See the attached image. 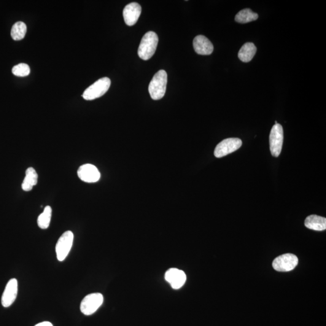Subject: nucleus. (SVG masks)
Returning a JSON list of instances; mask_svg holds the SVG:
<instances>
[{
  "label": "nucleus",
  "instance_id": "2",
  "mask_svg": "<svg viewBox=\"0 0 326 326\" xmlns=\"http://www.w3.org/2000/svg\"><path fill=\"white\" fill-rule=\"evenodd\" d=\"M168 74L161 70L153 77L149 85V92L151 98L155 101L162 99L166 93Z\"/></svg>",
  "mask_w": 326,
  "mask_h": 326
},
{
  "label": "nucleus",
  "instance_id": "19",
  "mask_svg": "<svg viewBox=\"0 0 326 326\" xmlns=\"http://www.w3.org/2000/svg\"><path fill=\"white\" fill-rule=\"evenodd\" d=\"M52 209L50 206L45 207L44 212L37 218V225L41 229H47L49 227L52 218Z\"/></svg>",
  "mask_w": 326,
  "mask_h": 326
},
{
  "label": "nucleus",
  "instance_id": "18",
  "mask_svg": "<svg viewBox=\"0 0 326 326\" xmlns=\"http://www.w3.org/2000/svg\"><path fill=\"white\" fill-rule=\"evenodd\" d=\"M27 32V26L26 24L18 21L13 24L11 29V36L15 41H20L26 36Z\"/></svg>",
  "mask_w": 326,
  "mask_h": 326
},
{
  "label": "nucleus",
  "instance_id": "1",
  "mask_svg": "<svg viewBox=\"0 0 326 326\" xmlns=\"http://www.w3.org/2000/svg\"><path fill=\"white\" fill-rule=\"evenodd\" d=\"M158 37L155 32H147L142 37L140 42L138 55L143 60L147 61L152 57L157 49Z\"/></svg>",
  "mask_w": 326,
  "mask_h": 326
},
{
  "label": "nucleus",
  "instance_id": "13",
  "mask_svg": "<svg viewBox=\"0 0 326 326\" xmlns=\"http://www.w3.org/2000/svg\"><path fill=\"white\" fill-rule=\"evenodd\" d=\"M194 50L198 55H210L214 52V45L210 40L203 35H198L193 39Z\"/></svg>",
  "mask_w": 326,
  "mask_h": 326
},
{
  "label": "nucleus",
  "instance_id": "11",
  "mask_svg": "<svg viewBox=\"0 0 326 326\" xmlns=\"http://www.w3.org/2000/svg\"><path fill=\"white\" fill-rule=\"evenodd\" d=\"M186 275L184 271L177 268H171L167 271L165 279L174 290H179L186 281Z\"/></svg>",
  "mask_w": 326,
  "mask_h": 326
},
{
  "label": "nucleus",
  "instance_id": "20",
  "mask_svg": "<svg viewBox=\"0 0 326 326\" xmlns=\"http://www.w3.org/2000/svg\"><path fill=\"white\" fill-rule=\"evenodd\" d=\"M12 72L16 76L26 77L31 72V69L28 64L21 63L13 67Z\"/></svg>",
  "mask_w": 326,
  "mask_h": 326
},
{
  "label": "nucleus",
  "instance_id": "5",
  "mask_svg": "<svg viewBox=\"0 0 326 326\" xmlns=\"http://www.w3.org/2000/svg\"><path fill=\"white\" fill-rule=\"evenodd\" d=\"M104 302V296L101 293H93L83 298L80 304V311L85 315L95 313Z\"/></svg>",
  "mask_w": 326,
  "mask_h": 326
},
{
  "label": "nucleus",
  "instance_id": "8",
  "mask_svg": "<svg viewBox=\"0 0 326 326\" xmlns=\"http://www.w3.org/2000/svg\"><path fill=\"white\" fill-rule=\"evenodd\" d=\"M298 263L297 256L292 254H285L275 258L273 266L275 270L279 272H288L293 270Z\"/></svg>",
  "mask_w": 326,
  "mask_h": 326
},
{
  "label": "nucleus",
  "instance_id": "12",
  "mask_svg": "<svg viewBox=\"0 0 326 326\" xmlns=\"http://www.w3.org/2000/svg\"><path fill=\"white\" fill-rule=\"evenodd\" d=\"M142 12V7L137 2H131L124 8V20L129 26H134L138 21Z\"/></svg>",
  "mask_w": 326,
  "mask_h": 326
},
{
  "label": "nucleus",
  "instance_id": "9",
  "mask_svg": "<svg viewBox=\"0 0 326 326\" xmlns=\"http://www.w3.org/2000/svg\"><path fill=\"white\" fill-rule=\"evenodd\" d=\"M77 175L83 181L88 183L98 182L101 179V174L98 168L90 164H86L79 167Z\"/></svg>",
  "mask_w": 326,
  "mask_h": 326
},
{
  "label": "nucleus",
  "instance_id": "14",
  "mask_svg": "<svg viewBox=\"0 0 326 326\" xmlns=\"http://www.w3.org/2000/svg\"><path fill=\"white\" fill-rule=\"evenodd\" d=\"M304 225L311 230L324 231L326 229V219L320 216L312 215L306 217Z\"/></svg>",
  "mask_w": 326,
  "mask_h": 326
},
{
  "label": "nucleus",
  "instance_id": "3",
  "mask_svg": "<svg viewBox=\"0 0 326 326\" xmlns=\"http://www.w3.org/2000/svg\"><path fill=\"white\" fill-rule=\"evenodd\" d=\"M110 86L111 80L109 77L101 78L86 89L82 94L83 98L87 101H93L101 98L109 90Z\"/></svg>",
  "mask_w": 326,
  "mask_h": 326
},
{
  "label": "nucleus",
  "instance_id": "10",
  "mask_svg": "<svg viewBox=\"0 0 326 326\" xmlns=\"http://www.w3.org/2000/svg\"><path fill=\"white\" fill-rule=\"evenodd\" d=\"M18 294V281L12 279L8 282L2 293L1 304L4 308H8L14 303Z\"/></svg>",
  "mask_w": 326,
  "mask_h": 326
},
{
  "label": "nucleus",
  "instance_id": "21",
  "mask_svg": "<svg viewBox=\"0 0 326 326\" xmlns=\"http://www.w3.org/2000/svg\"><path fill=\"white\" fill-rule=\"evenodd\" d=\"M35 326H53L52 323L48 322H44L39 323Z\"/></svg>",
  "mask_w": 326,
  "mask_h": 326
},
{
  "label": "nucleus",
  "instance_id": "17",
  "mask_svg": "<svg viewBox=\"0 0 326 326\" xmlns=\"http://www.w3.org/2000/svg\"><path fill=\"white\" fill-rule=\"evenodd\" d=\"M258 18L257 13L253 12L250 9H245L237 13L235 21L239 23L245 24L255 21Z\"/></svg>",
  "mask_w": 326,
  "mask_h": 326
},
{
  "label": "nucleus",
  "instance_id": "7",
  "mask_svg": "<svg viewBox=\"0 0 326 326\" xmlns=\"http://www.w3.org/2000/svg\"><path fill=\"white\" fill-rule=\"evenodd\" d=\"M242 142L238 138H229L223 140L216 147L214 154L217 158H222L235 152L242 146Z\"/></svg>",
  "mask_w": 326,
  "mask_h": 326
},
{
  "label": "nucleus",
  "instance_id": "16",
  "mask_svg": "<svg viewBox=\"0 0 326 326\" xmlns=\"http://www.w3.org/2000/svg\"><path fill=\"white\" fill-rule=\"evenodd\" d=\"M38 175L33 168H29L26 170V177L22 184L23 190L29 192L32 190L34 186L37 184Z\"/></svg>",
  "mask_w": 326,
  "mask_h": 326
},
{
  "label": "nucleus",
  "instance_id": "4",
  "mask_svg": "<svg viewBox=\"0 0 326 326\" xmlns=\"http://www.w3.org/2000/svg\"><path fill=\"white\" fill-rule=\"evenodd\" d=\"M284 129L279 123L276 124L272 128L269 135V145L272 155L278 157L282 152L284 144Z\"/></svg>",
  "mask_w": 326,
  "mask_h": 326
},
{
  "label": "nucleus",
  "instance_id": "22",
  "mask_svg": "<svg viewBox=\"0 0 326 326\" xmlns=\"http://www.w3.org/2000/svg\"><path fill=\"white\" fill-rule=\"evenodd\" d=\"M275 123L277 124L278 123H277V121H276V122H275ZM276 124H275V125H276Z\"/></svg>",
  "mask_w": 326,
  "mask_h": 326
},
{
  "label": "nucleus",
  "instance_id": "15",
  "mask_svg": "<svg viewBox=\"0 0 326 326\" xmlns=\"http://www.w3.org/2000/svg\"><path fill=\"white\" fill-rule=\"evenodd\" d=\"M257 48L252 42H247L240 49L238 57L244 63H249L256 53Z\"/></svg>",
  "mask_w": 326,
  "mask_h": 326
},
{
  "label": "nucleus",
  "instance_id": "6",
  "mask_svg": "<svg viewBox=\"0 0 326 326\" xmlns=\"http://www.w3.org/2000/svg\"><path fill=\"white\" fill-rule=\"evenodd\" d=\"M74 234L71 231H67L62 234L56 245V253L59 261L66 259L72 249L73 243Z\"/></svg>",
  "mask_w": 326,
  "mask_h": 326
}]
</instances>
